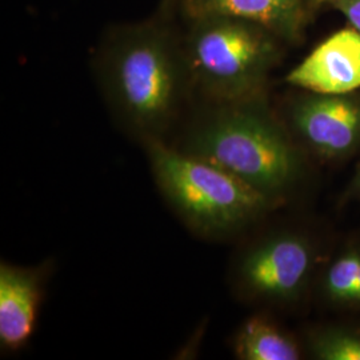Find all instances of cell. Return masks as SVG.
Here are the masks:
<instances>
[{
  "mask_svg": "<svg viewBox=\"0 0 360 360\" xmlns=\"http://www.w3.org/2000/svg\"><path fill=\"white\" fill-rule=\"evenodd\" d=\"M188 20L232 16L266 27L284 43L303 38L311 10L306 0H180Z\"/></svg>",
  "mask_w": 360,
  "mask_h": 360,
  "instance_id": "9",
  "label": "cell"
},
{
  "mask_svg": "<svg viewBox=\"0 0 360 360\" xmlns=\"http://www.w3.org/2000/svg\"><path fill=\"white\" fill-rule=\"evenodd\" d=\"M41 269L0 264V346L6 351L25 347L35 331L43 295Z\"/></svg>",
  "mask_w": 360,
  "mask_h": 360,
  "instance_id": "8",
  "label": "cell"
},
{
  "mask_svg": "<svg viewBox=\"0 0 360 360\" xmlns=\"http://www.w3.org/2000/svg\"><path fill=\"white\" fill-rule=\"evenodd\" d=\"M183 37L193 91L207 103H227L264 94L282 56L283 40L266 27L232 16L191 19Z\"/></svg>",
  "mask_w": 360,
  "mask_h": 360,
  "instance_id": "4",
  "label": "cell"
},
{
  "mask_svg": "<svg viewBox=\"0 0 360 360\" xmlns=\"http://www.w3.org/2000/svg\"><path fill=\"white\" fill-rule=\"evenodd\" d=\"M315 358L322 360H360V333L334 331L312 340Z\"/></svg>",
  "mask_w": 360,
  "mask_h": 360,
  "instance_id": "12",
  "label": "cell"
},
{
  "mask_svg": "<svg viewBox=\"0 0 360 360\" xmlns=\"http://www.w3.org/2000/svg\"><path fill=\"white\" fill-rule=\"evenodd\" d=\"M176 1H179V0H162V13L167 16L169 11L174 8Z\"/></svg>",
  "mask_w": 360,
  "mask_h": 360,
  "instance_id": "14",
  "label": "cell"
},
{
  "mask_svg": "<svg viewBox=\"0 0 360 360\" xmlns=\"http://www.w3.org/2000/svg\"><path fill=\"white\" fill-rule=\"evenodd\" d=\"M330 4L347 19L349 27L360 32V0H331Z\"/></svg>",
  "mask_w": 360,
  "mask_h": 360,
  "instance_id": "13",
  "label": "cell"
},
{
  "mask_svg": "<svg viewBox=\"0 0 360 360\" xmlns=\"http://www.w3.org/2000/svg\"><path fill=\"white\" fill-rule=\"evenodd\" d=\"M359 269V252H348L336 259L326 276L328 295L338 302L355 303Z\"/></svg>",
  "mask_w": 360,
  "mask_h": 360,
  "instance_id": "11",
  "label": "cell"
},
{
  "mask_svg": "<svg viewBox=\"0 0 360 360\" xmlns=\"http://www.w3.org/2000/svg\"><path fill=\"white\" fill-rule=\"evenodd\" d=\"M285 82L314 94H349L360 89V32L336 31L309 52Z\"/></svg>",
  "mask_w": 360,
  "mask_h": 360,
  "instance_id": "7",
  "label": "cell"
},
{
  "mask_svg": "<svg viewBox=\"0 0 360 360\" xmlns=\"http://www.w3.org/2000/svg\"><path fill=\"white\" fill-rule=\"evenodd\" d=\"M95 74L116 122L143 146L166 142L193 91L183 37L166 15L105 32Z\"/></svg>",
  "mask_w": 360,
  "mask_h": 360,
  "instance_id": "1",
  "label": "cell"
},
{
  "mask_svg": "<svg viewBox=\"0 0 360 360\" xmlns=\"http://www.w3.org/2000/svg\"><path fill=\"white\" fill-rule=\"evenodd\" d=\"M312 264L309 242L296 233H276L250 247L235 267V284L251 299L291 302L307 282Z\"/></svg>",
  "mask_w": 360,
  "mask_h": 360,
  "instance_id": "5",
  "label": "cell"
},
{
  "mask_svg": "<svg viewBox=\"0 0 360 360\" xmlns=\"http://www.w3.org/2000/svg\"><path fill=\"white\" fill-rule=\"evenodd\" d=\"M290 123L315 153L327 158L348 154L360 143V96L309 92L291 105Z\"/></svg>",
  "mask_w": 360,
  "mask_h": 360,
  "instance_id": "6",
  "label": "cell"
},
{
  "mask_svg": "<svg viewBox=\"0 0 360 360\" xmlns=\"http://www.w3.org/2000/svg\"><path fill=\"white\" fill-rule=\"evenodd\" d=\"M306 1H307L309 10L315 11L316 8L322 7L323 4H326V3H330L331 0H306Z\"/></svg>",
  "mask_w": 360,
  "mask_h": 360,
  "instance_id": "15",
  "label": "cell"
},
{
  "mask_svg": "<svg viewBox=\"0 0 360 360\" xmlns=\"http://www.w3.org/2000/svg\"><path fill=\"white\" fill-rule=\"evenodd\" d=\"M355 303H360V269L358 274V282H356V291H355Z\"/></svg>",
  "mask_w": 360,
  "mask_h": 360,
  "instance_id": "16",
  "label": "cell"
},
{
  "mask_svg": "<svg viewBox=\"0 0 360 360\" xmlns=\"http://www.w3.org/2000/svg\"><path fill=\"white\" fill-rule=\"evenodd\" d=\"M233 351L242 360H297L300 349L295 340L263 316H252L239 328Z\"/></svg>",
  "mask_w": 360,
  "mask_h": 360,
  "instance_id": "10",
  "label": "cell"
},
{
  "mask_svg": "<svg viewBox=\"0 0 360 360\" xmlns=\"http://www.w3.org/2000/svg\"><path fill=\"white\" fill-rule=\"evenodd\" d=\"M143 147L159 193L198 236H230L275 205L243 180L169 143L150 142Z\"/></svg>",
  "mask_w": 360,
  "mask_h": 360,
  "instance_id": "3",
  "label": "cell"
},
{
  "mask_svg": "<svg viewBox=\"0 0 360 360\" xmlns=\"http://www.w3.org/2000/svg\"><path fill=\"white\" fill-rule=\"evenodd\" d=\"M174 147L223 168L274 203L292 188L302 169L295 144L264 94L207 103Z\"/></svg>",
  "mask_w": 360,
  "mask_h": 360,
  "instance_id": "2",
  "label": "cell"
}]
</instances>
